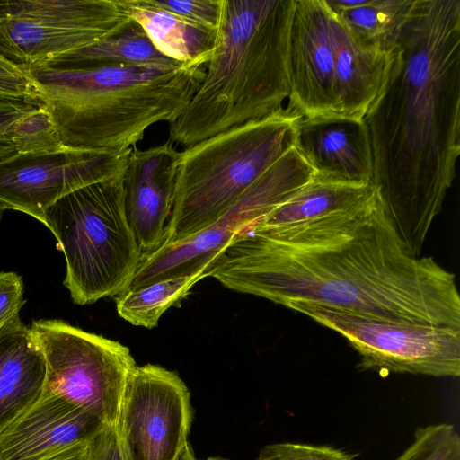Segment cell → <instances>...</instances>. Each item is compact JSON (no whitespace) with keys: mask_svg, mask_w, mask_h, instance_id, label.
<instances>
[{"mask_svg":"<svg viewBox=\"0 0 460 460\" xmlns=\"http://www.w3.org/2000/svg\"><path fill=\"white\" fill-rule=\"evenodd\" d=\"M224 287L392 323L460 329L455 275L413 256L378 199L311 220L249 226L214 261Z\"/></svg>","mask_w":460,"mask_h":460,"instance_id":"1","label":"cell"},{"mask_svg":"<svg viewBox=\"0 0 460 460\" xmlns=\"http://www.w3.org/2000/svg\"><path fill=\"white\" fill-rule=\"evenodd\" d=\"M385 212L420 257L460 155V1L416 0L363 118Z\"/></svg>","mask_w":460,"mask_h":460,"instance_id":"2","label":"cell"},{"mask_svg":"<svg viewBox=\"0 0 460 460\" xmlns=\"http://www.w3.org/2000/svg\"><path fill=\"white\" fill-rule=\"evenodd\" d=\"M295 0H221L213 55L169 142L191 146L279 113L291 94L289 32Z\"/></svg>","mask_w":460,"mask_h":460,"instance_id":"3","label":"cell"},{"mask_svg":"<svg viewBox=\"0 0 460 460\" xmlns=\"http://www.w3.org/2000/svg\"><path fill=\"white\" fill-rule=\"evenodd\" d=\"M26 73L63 146L107 150L132 149L152 125L177 119L204 75L203 66L192 65L40 66Z\"/></svg>","mask_w":460,"mask_h":460,"instance_id":"4","label":"cell"},{"mask_svg":"<svg viewBox=\"0 0 460 460\" xmlns=\"http://www.w3.org/2000/svg\"><path fill=\"white\" fill-rule=\"evenodd\" d=\"M301 118L287 108L181 151L172 208L161 244L188 238L222 216L295 146Z\"/></svg>","mask_w":460,"mask_h":460,"instance_id":"5","label":"cell"},{"mask_svg":"<svg viewBox=\"0 0 460 460\" xmlns=\"http://www.w3.org/2000/svg\"><path fill=\"white\" fill-rule=\"evenodd\" d=\"M123 175L93 183L58 199L46 212V227L66 259L64 286L79 305L125 291L143 252L128 222Z\"/></svg>","mask_w":460,"mask_h":460,"instance_id":"6","label":"cell"},{"mask_svg":"<svg viewBox=\"0 0 460 460\" xmlns=\"http://www.w3.org/2000/svg\"><path fill=\"white\" fill-rule=\"evenodd\" d=\"M31 330L46 360L44 390L116 427L137 367L129 349L60 320L33 321Z\"/></svg>","mask_w":460,"mask_h":460,"instance_id":"7","label":"cell"},{"mask_svg":"<svg viewBox=\"0 0 460 460\" xmlns=\"http://www.w3.org/2000/svg\"><path fill=\"white\" fill-rule=\"evenodd\" d=\"M133 22L122 0H0V56L26 72Z\"/></svg>","mask_w":460,"mask_h":460,"instance_id":"8","label":"cell"},{"mask_svg":"<svg viewBox=\"0 0 460 460\" xmlns=\"http://www.w3.org/2000/svg\"><path fill=\"white\" fill-rule=\"evenodd\" d=\"M314 172L294 146L260 176L213 224L181 241L144 253L128 288L211 270L231 241L312 181Z\"/></svg>","mask_w":460,"mask_h":460,"instance_id":"9","label":"cell"},{"mask_svg":"<svg viewBox=\"0 0 460 460\" xmlns=\"http://www.w3.org/2000/svg\"><path fill=\"white\" fill-rule=\"evenodd\" d=\"M285 306L344 337L360 355L363 369L460 376V329L372 319L309 301L293 300Z\"/></svg>","mask_w":460,"mask_h":460,"instance_id":"10","label":"cell"},{"mask_svg":"<svg viewBox=\"0 0 460 460\" xmlns=\"http://www.w3.org/2000/svg\"><path fill=\"white\" fill-rule=\"evenodd\" d=\"M191 420L190 392L175 372L154 364L135 367L116 426L128 460H178Z\"/></svg>","mask_w":460,"mask_h":460,"instance_id":"11","label":"cell"},{"mask_svg":"<svg viewBox=\"0 0 460 460\" xmlns=\"http://www.w3.org/2000/svg\"><path fill=\"white\" fill-rule=\"evenodd\" d=\"M132 149H61L17 154L0 163V204L46 226V212L58 199L88 185L124 173Z\"/></svg>","mask_w":460,"mask_h":460,"instance_id":"12","label":"cell"},{"mask_svg":"<svg viewBox=\"0 0 460 460\" xmlns=\"http://www.w3.org/2000/svg\"><path fill=\"white\" fill-rule=\"evenodd\" d=\"M334 55L333 13L324 0H295L289 32L288 109L302 118L332 117Z\"/></svg>","mask_w":460,"mask_h":460,"instance_id":"13","label":"cell"},{"mask_svg":"<svg viewBox=\"0 0 460 460\" xmlns=\"http://www.w3.org/2000/svg\"><path fill=\"white\" fill-rule=\"evenodd\" d=\"M181 152L169 141L131 151L123 175L128 222L144 253L164 241Z\"/></svg>","mask_w":460,"mask_h":460,"instance_id":"14","label":"cell"},{"mask_svg":"<svg viewBox=\"0 0 460 460\" xmlns=\"http://www.w3.org/2000/svg\"><path fill=\"white\" fill-rule=\"evenodd\" d=\"M105 425L49 391L0 433V460H42L89 442Z\"/></svg>","mask_w":460,"mask_h":460,"instance_id":"15","label":"cell"},{"mask_svg":"<svg viewBox=\"0 0 460 460\" xmlns=\"http://www.w3.org/2000/svg\"><path fill=\"white\" fill-rule=\"evenodd\" d=\"M295 147L314 170L315 179L372 184V152L363 119L301 118Z\"/></svg>","mask_w":460,"mask_h":460,"instance_id":"16","label":"cell"},{"mask_svg":"<svg viewBox=\"0 0 460 460\" xmlns=\"http://www.w3.org/2000/svg\"><path fill=\"white\" fill-rule=\"evenodd\" d=\"M333 31L332 117L361 120L385 83L394 48L387 50L360 43L334 13Z\"/></svg>","mask_w":460,"mask_h":460,"instance_id":"17","label":"cell"},{"mask_svg":"<svg viewBox=\"0 0 460 460\" xmlns=\"http://www.w3.org/2000/svg\"><path fill=\"white\" fill-rule=\"evenodd\" d=\"M46 375L31 328L15 317L0 331V433L41 398Z\"/></svg>","mask_w":460,"mask_h":460,"instance_id":"18","label":"cell"},{"mask_svg":"<svg viewBox=\"0 0 460 460\" xmlns=\"http://www.w3.org/2000/svg\"><path fill=\"white\" fill-rule=\"evenodd\" d=\"M130 18L164 56L181 64L206 66L217 42L211 29L159 8L150 0H122Z\"/></svg>","mask_w":460,"mask_h":460,"instance_id":"19","label":"cell"},{"mask_svg":"<svg viewBox=\"0 0 460 460\" xmlns=\"http://www.w3.org/2000/svg\"><path fill=\"white\" fill-rule=\"evenodd\" d=\"M376 195L373 184L352 185L314 178L290 199L254 224L275 226L300 223L362 204Z\"/></svg>","mask_w":460,"mask_h":460,"instance_id":"20","label":"cell"},{"mask_svg":"<svg viewBox=\"0 0 460 460\" xmlns=\"http://www.w3.org/2000/svg\"><path fill=\"white\" fill-rule=\"evenodd\" d=\"M128 65L172 69L182 65L162 54L135 21L122 31L91 46L58 57L45 66Z\"/></svg>","mask_w":460,"mask_h":460,"instance_id":"21","label":"cell"},{"mask_svg":"<svg viewBox=\"0 0 460 460\" xmlns=\"http://www.w3.org/2000/svg\"><path fill=\"white\" fill-rule=\"evenodd\" d=\"M209 274V268H202L190 274L128 288L116 297L117 313L135 326L156 327L162 314L180 303L195 284Z\"/></svg>","mask_w":460,"mask_h":460,"instance_id":"22","label":"cell"},{"mask_svg":"<svg viewBox=\"0 0 460 460\" xmlns=\"http://www.w3.org/2000/svg\"><path fill=\"white\" fill-rule=\"evenodd\" d=\"M416 0H368L363 5L332 12L354 38L366 46L393 49Z\"/></svg>","mask_w":460,"mask_h":460,"instance_id":"23","label":"cell"},{"mask_svg":"<svg viewBox=\"0 0 460 460\" xmlns=\"http://www.w3.org/2000/svg\"><path fill=\"white\" fill-rule=\"evenodd\" d=\"M40 108L36 102L0 100V163L17 154L33 153V130Z\"/></svg>","mask_w":460,"mask_h":460,"instance_id":"24","label":"cell"},{"mask_svg":"<svg viewBox=\"0 0 460 460\" xmlns=\"http://www.w3.org/2000/svg\"><path fill=\"white\" fill-rule=\"evenodd\" d=\"M396 460H460V436L453 424L420 427L411 446Z\"/></svg>","mask_w":460,"mask_h":460,"instance_id":"25","label":"cell"},{"mask_svg":"<svg viewBox=\"0 0 460 460\" xmlns=\"http://www.w3.org/2000/svg\"><path fill=\"white\" fill-rule=\"evenodd\" d=\"M340 448L298 443H274L263 447L255 460H354Z\"/></svg>","mask_w":460,"mask_h":460,"instance_id":"26","label":"cell"},{"mask_svg":"<svg viewBox=\"0 0 460 460\" xmlns=\"http://www.w3.org/2000/svg\"><path fill=\"white\" fill-rule=\"evenodd\" d=\"M154 5L192 22L217 29L221 0H150Z\"/></svg>","mask_w":460,"mask_h":460,"instance_id":"27","label":"cell"},{"mask_svg":"<svg viewBox=\"0 0 460 460\" xmlns=\"http://www.w3.org/2000/svg\"><path fill=\"white\" fill-rule=\"evenodd\" d=\"M0 100L27 101L38 103L29 75L1 56Z\"/></svg>","mask_w":460,"mask_h":460,"instance_id":"28","label":"cell"},{"mask_svg":"<svg viewBox=\"0 0 460 460\" xmlns=\"http://www.w3.org/2000/svg\"><path fill=\"white\" fill-rule=\"evenodd\" d=\"M24 303L21 276L15 272H0V331L19 316Z\"/></svg>","mask_w":460,"mask_h":460,"instance_id":"29","label":"cell"},{"mask_svg":"<svg viewBox=\"0 0 460 460\" xmlns=\"http://www.w3.org/2000/svg\"><path fill=\"white\" fill-rule=\"evenodd\" d=\"M88 449L90 460H128L116 427L104 426Z\"/></svg>","mask_w":460,"mask_h":460,"instance_id":"30","label":"cell"},{"mask_svg":"<svg viewBox=\"0 0 460 460\" xmlns=\"http://www.w3.org/2000/svg\"><path fill=\"white\" fill-rule=\"evenodd\" d=\"M89 442L72 446L42 460H90Z\"/></svg>","mask_w":460,"mask_h":460,"instance_id":"31","label":"cell"},{"mask_svg":"<svg viewBox=\"0 0 460 460\" xmlns=\"http://www.w3.org/2000/svg\"><path fill=\"white\" fill-rule=\"evenodd\" d=\"M178 460H198L194 454H193V451H192V448L190 445V443H188L184 449L182 450L181 456H179ZM208 460H225V459H220V458H208Z\"/></svg>","mask_w":460,"mask_h":460,"instance_id":"32","label":"cell"},{"mask_svg":"<svg viewBox=\"0 0 460 460\" xmlns=\"http://www.w3.org/2000/svg\"><path fill=\"white\" fill-rule=\"evenodd\" d=\"M4 210H5V208L0 204V224H1L2 217H3Z\"/></svg>","mask_w":460,"mask_h":460,"instance_id":"33","label":"cell"}]
</instances>
